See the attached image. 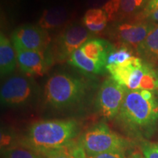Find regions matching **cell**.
Masks as SVG:
<instances>
[{"label":"cell","mask_w":158,"mask_h":158,"mask_svg":"<svg viewBox=\"0 0 158 158\" xmlns=\"http://www.w3.org/2000/svg\"><path fill=\"white\" fill-rule=\"evenodd\" d=\"M90 31L81 25H72L56 39L52 53L59 61L69 59L73 52L89 40Z\"/></svg>","instance_id":"ba28073f"},{"label":"cell","mask_w":158,"mask_h":158,"mask_svg":"<svg viewBox=\"0 0 158 158\" xmlns=\"http://www.w3.org/2000/svg\"><path fill=\"white\" fill-rule=\"evenodd\" d=\"M127 89L110 77L104 81L96 98L97 110L107 120L116 118L122 107Z\"/></svg>","instance_id":"52a82bcc"},{"label":"cell","mask_w":158,"mask_h":158,"mask_svg":"<svg viewBox=\"0 0 158 158\" xmlns=\"http://www.w3.org/2000/svg\"><path fill=\"white\" fill-rule=\"evenodd\" d=\"M136 51L140 58L145 62L151 64L158 62V23H155Z\"/></svg>","instance_id":"5bb4252c"},{"label":"cell","mask_w":158,"mask_h":158,"mask_svg":"<svg viewBox=\"0 0 158 158\" xmlns=\"http://www.w3.org/2000/svg\"><path fill=\"white\" fill-rule=\"evenodd\" d=\"M157 76H158V70L157 71Z\"/></svg>","instance_id":"f546056e"},{"label":"cell","mask_w":158,"mask_h":158,"mask_svg":"<svg viewBox=\"0 0 158 158\" xmlns=\"http://www.w3.org/2000/svg\"><path fill=\"white\" fill-rule=\"evenodd\" d=\"M46 158H72L67 152H59L48 155Z\"/></svg>","instance_id":"4316f807"},{"label":"cell","mask_w":158,"mask_h":158,"mask_svg":"<svg viewBox=\"0 0 158 158\" xmlns=\"http://www.w3.org/2000/svg\"><path fill=\"white\" fill-rule=\"evenodd\" d=\"M68 62L84 73L98 75L107 71L106 68L92 62L87 57L85 56L80 48L77 49L75 52L73 53L68 59Z\"/></svg>","instance_id":"e0dca14e"},{"label":"cell","mask_w":158,"mask_h":158,"mask_svg":"<svg viewBox=\"0 0 158 158\" xmlns=\"http://www.w3.org/2000/svg\"><path fill=\"white\" fill-rule=\"evenodd\" d=\"M140 148L146 158H158V152L150 145L149 141H140Z\"/></svg>","instance_id":"603a6c76"},{"label":"cell","mask_w":158,"mask_h":158,"mask_svg":"<svg viewBox=\"0 0 158 158\" xmlns=\"http://www.w3.org/2000/svg\"><path fill=\"white\" fill-rule=\"evenodd\" d=\"M120 8V0H108L104 4L102 10L106 12L109 21H114L118 17Z\"/></svg>","instance_id":"44dd1931"},{"label":"cell","mask_w":158,"mask_h":158,"mask_svg":"<svg viewBox=\"0 0 158 158\" xmlns=\"http://www.w3.org/2000/svg\"><path fill=\"white\" fill-rule=\"evenodd\" d=\"M147 17V19L149 20V21L151 22L158 23V7L153 10L149 12V13L144 14Z\"/></svg>","instance_id":"d4e9b609"},{"label":"cell","mask_w":158,"mask_h":158,"mask_svg":"<svg viewBox=\"0 0 158 158\" xmlns=\"http://www.w3.org/2000/svg\"><path fill=\"white\" fill-rule=\"evenodd\" d=\"M2 158H46L48 156L16 144L2 149Z\"/></svg>","instance_id":"ac0fdd59"},{"label":"cell","mask_w":158,"mask_h":158,"mask_svg":"<svg viewBox=\"0 0 158 158\" xmlns=\"http://www.w3.org/2000/svg\"><path fill=\"white\" fill-rule=\"evenodd\" d=\"M112 49L111 44L102 39H89L80 48L85 56L105 68L107 56Z\"/></svg>","instance_id":"7c38bea8"},{"label":"cell","mask_w":158,"mask_h":158,"mask_svg":"<svg viewBox=\"0 0 158 158\" xmlns=\"http://www.w3.org/2000/svg\"><path fill=\"white\" fill-rule=\"evenodd\" d=\"M78 141L88 156L110 152H127L133 145V142L114 132L103 122L86 130L80 135Z\"/></svg>","instance_id":"5b68a950"},{"label":"cell","mask_w":158,"mask_h":158,"mask_svg":"<svg viewBox=\"0 0 158 158\" xmlns=\"http://www.w3.org/2000/svg\"><path fill=\"white\" fill-rule=\"evenodd\" d=\"M150 145L152 146V147L154 148L156 151L158 152V143H155V142H149Z\"/></svg>","instance_id":"f1b7e54d"},{"label":"cell","mask_w":158,"mask_h":158,"mask_svg":"<svg viewBox=\"0 0 158 158\" xmlns=\"http://www.w3.org/2000/svg\"><path fill=\"white\" fill-rule=\"evenodd\" d=\"M155 25V23L151 21L118 23L114 27V35L122 44L136 49L146 39Z\"/></svg>","instance_id":"8fae6325"},{"label":"cell","mask_w":158,"mask_h":158,"mask_svg":"<svg viewBox=\"0 0 158 158\" xmlns=\"http://www.w3.org/2000/svg\"><path fill=\"white\" fill-rule=\"evenodd\" d=\"M67 152L72 158H87L88 157L85 149L78 141L75 142L68 149Z\"/></svg>","instance_id":"7402d4cb"},{"label":"cell","mask_w":158,"mask_h":158,"mask_svg":"<svg viewBox=\"0 0 158 158\" xmlns=\"http://www.w3.org/2000/svg\"><path fill=\"white\" fill-rule=\"evenodd\" d=\"M86 94V85L80 79L67 74H56L45 86V101L56 110H64L78 104Z\"/></svg>","instance_id":"277c9868"},{"label":"cell","mask_w":158,"mask_h":158,"mask_svg":"<svg viewBox=\"0 0 158 158\" xmlns=\"http://www.w3.org/2000/svg\"><path fill=\"white\" fill-rule=\"evenodd\" d=\"M13 46L30 51L48 50L51 43L48 31L32 24L18 27L11 36Z\"/></svg>","instance_id":"9c48e42d"},{"label":"cell","mask_w":158,"mask_h":158,"mask_svg":"<svg viewBox=\"0 0 158 158\" xmlns=\"http://www.w3.org/2000/svg\"><path fill=\"white\" fill-rule=\"evenodd\" d=\"M126 152H110L89 155L87 158H127Z\"/></svg>","instance_id":"cb8c5ba5"},{"label":"cell","mask_w":158,"mask_h":158,"mask_svg":"<svg viewBox=\"0 0 158 158\" xmlns=\"http://www.w3.org/2000/svg\"><path fill=\"white\" fill-rule=\"evenodd\" d=\"M110 77L129 90L158 89V76L152 64L133 56L125 64L106 68Z\"/></svg>","instance_id":"3957f363"},{"label":"cell","mask_w":158,"mask_h":158,"mask_svg":"<svg viewBox=\"0 0 158 158\" xmlns=\"http://www.w3.org/2000/svg\"><path fill=\"white\" fill-rule=\"evenodd\" d=\"M83 23L90 32L99 33L106 29L108 18L106 12L100 8L88 10L83 17Z\"/></svg>","instance_id":"2e32d148"},{"label":"cell","mask_w":158,"mask_h":158,"mask_svg":"<svg viewBox=\"0 0 158 158\" xmlns=\"http://www.w3.org/2000/svg\"><path fill=\"white\" fill-rule=\"evenodd\" d=\"M127 158H146L143 155L138 152H133L130 155H129L127 157Z\"/></svg>","instance_id":"83f0119b"},{"label":"cell","mask_w":158,"mask_h":158,"mask_svg":"<svg viewBox=\"0 0 158 158\" xmlns=\"http://www.w3.org/2000/svg\"><path fill=\"white\" fill-rule=\"evenodd\" d=\"M14 48L21 70L29 76H43L54 63V56L49 49L30 51L18 46Z\"/></svg>","instance_id":"30bf717a"},{"label":"cell","mask_w":158,"mask_h":158,"mask_svg":"<svg viewBox=\"0 0 158 158\" xmlns=\"http://www.w3.org/2000/svg\"><path fill=\"white\" fill-rule=\"evenodd\" d=\"M158 7V0H150L148 3V5L146 7V9L144 10L143 14L149 13V12L153 10Z\"/></svg>","instance_id":"484cf974"},{"label":"cell","mask_w":158,"mask_h":158,"mask_svg":"<svg viewBox=\"0 0 158 158\" xmlns=\"http://www.w3.org/2000/svg\"><path fill=\"white\" fill-rule=\"evenodd\" d=\"M9 39L3 34H0V74L1 77L6 76L15 70L17 56L14 48Z\"/></svg>","instance_id":"4fadbf2b"},{"label":"cell","mask_w":158,"mask_h":158,"mask_svg":"<svg viewBox=\"0 0 158 158\" xmlns=\"http://www.w3.org/2000/svg\"><path fill=\"white\" fill-rule=\"evenodd\" d=\"M133 56V52L127 46H122L118 48H113L107 56L106 68L125 64Z\"/></svg>","instance_id":"ffe728a7"},{"label":"cell","mask_w":158,"mask_h":158,"mask_svg":"<svg viewBox=\"0 0 158 158\" xmlns=\"http://www.w3.org/2000/svg\"><path fill=\"white\" fill-rule=\"evenodd\" d=\"M37 95V89L32 82L23 76H13L2 86L0 100L4 107L15 109L32 103Z\"/></svg>","instance_id":"8992f818"},{"label":"cell","mask_w":158,"mask_h":158,"mask_svg":"<svg viewBox=\"0 0 158 158\" xmlns=\"http://www.w3.org/2000/svg\"><path fill=\"white\" fill-rule=\"evenodd\" d=\"M150 0H120L118 18H127L137 15L146 9Z\"/></svg>","instance_id":"d6986e66"},{"label":"cell","mask_w":158,"mask_h":158,"mask_svg":"<svg viewBox=\"0 0 158 158\" xmlns=\"http://www.w3.org/2000/svg\"><path fill=\"white\" fill-rule=\"evenodd\" d=\"M114 121L127 137L147 141L153 135L157 127V90L127 89Z\"/></svg>","instance_id":"6da1fadb"},{"label":"cell","mask_w":158,"mask_h":158,"mask_svg":"<svg viewBox=\"0 0 158 158\" xmlns=\"http://www.w3.org/2000/svg\"><path fill=\"white\" fill-rule=\"evenodd\" d=\"M68 17V10L62 6L45 9L38 21V26L45 30L59 28L66 22Z\"/></svg>","instance_id":"9a60e30c"},{"label":"cell","mask_w":158,"mask_h":158,"mask_svg":"<svg viewBox=\"0 0 158 158\" xmlns=\"http://www.w3.org/2000/svg\"><path fill=\"white\" fill-rule=\"evenodd\" d=\"M80 130L78 122L73 118L42 120L29 126L19 144L48 156L68 151Z\"/></svg>","instance_id":"7a4b0ae2"}]
</instances>
